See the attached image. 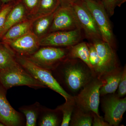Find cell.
<instances>
[{"mask_svg":"<svg viewBox=\"0 0 126 126\" xmlns=\"http://www.w3.org/2000/svg\"><path fill=\"white\" fill-rule=\"evenodd\" d=\"M51 72L60 86L73 97L96 77L90 68L79 59H67Z\"/></svg>","mask_w":126,"mask_h":126,"instance_id":"6da1fadb","label":"cell"},{"mask_svg":"<svg viewBox=\"0 0 126 126\" xmlns=\"http://www.w3.org/2000/svg\"><path fill=\"white\" fill-rule=\"evenodd\" d=\"M69 47L44 46L30 56L25 57L36 65L52 71L68 58Z\"/></svg>","mask_w":126,"mask_h":126,"instance_id":"7a4b0ae2","label":"cell"},{"mask_svg":"<svg viewBox=\"0 0 126 126\" xmlns=\"http://www.w3.org/2000/svg\"><path fill=\"white\" fill-rule=\"evenodd\" d=\"M83 0L96 21L103 40L116 50V41L109 16L101 1Z\"/></svg>","mask_w":126,"mask_h":126,"instance_id":"3957f363","label":"cell"},{"mask_svg":"<svg viewBox=\"0 0 126 126\" xmlns=\"http://www.w3.org/2000/svg\"><path fill=\"white\" fill-rule=\"evenodd\" d=\"M0 84L6 90L18 86H27L35 89L47 88L19 64L14 67L0 71Z\"/></svg>","mask_w":126,"mask_h":126,"instance_id":"277c9868","label":"cell"},{"mask_svg":"<svg viewBox=\"0 0 126 126\" xmlns=\"http://www.w3.org/2000/svg\"><path fill=\"white\" fill-rule=\"evenodd\" d=\"M105 84L103 79L95 77L75 96L76 106L88 111H92L100 115V89Z\"/></svg>","mask_w":126,"mask_h":126,"instance_id":"5b68a950","label":"cell"},{"mask_svg":"<svg viewBox=\"0 0 126 126\" xmlns=\"http://www.w3.org/2000/svg\"><path fill=\"white\" fill-rule=\"evenodd\" d=\"M17 63L35 79L50 89L58 93L64 98L65 100L73 97L67 93L53 77L52 73L35 64L24 56L16 55Z\"/></svg>","mask_w":126,"mask_h":126,"instance_id":"8992f818","label":"cell"},{"mask_svg":"<svg viewBox=\"0 0 126 126\" xmlns=\"http://www.w3.org/2000/svg\"><path fill=\"white\" fill-rule=\"evenodd\" d=\"M104 119L110 126H118L121 122L126 110V97H120L116 93L101 97Z\"/></svg>","mask_w":126,"mask_h":126,"instance_id":"52a82bcc","label":"cell"},{"mask_svg":"<svg viewBox=\"0 0 126 126\" xmlns=\"http://www.w3.org/2000/svg\"><path fill=\"white\" fill-rule=\"evenodd\" d=\"M84 37L89 42L103 40L96 21L83 0L75 2L72 5Z\"/></svg>","mask_w":126,"mask_h":126,"instance_id":"ba28073f","label":"cell"},{"mask_svg":"<svg viewBox=\"0 0 126 126\" xmlns=\"http://www.w3.org/2000/svg\"><path fill=\"white\" fill-rule=\"evenodd\" d=\"M84 37L81 29L58 31L47 34L39 39L40 46L56 47H69L82 41Z\"/></svg>","mask_w":126,"mask_h":126,"instance_id":"9c48e42d","label":"cell"},{"mask_svg":"<svg viewBox=\"0 0 126 126\" xmlns=\"http://www.w3.org/2000/svg\"><path fill=\"white\" fill-rule=\"evenodd\" d=\"M99 57V63L97 77L101 79L109 72L121 67L116 50L103 40L93 42Z\"/></svg>","mask_w":126,"mask_h":126,"instance_id":"30bf717a","label":"cell"},{"mask_svg":"<svg viewBox=\"0 0 126 126\" xmlns=\"http://www.w3.org/2000/svg\"><path fill=\"white\" fill-rule=\"evenodd\" d=\"M78 29H81L72 6H60L55 12L48 33L54 32L73 30Z\"/></svg>","mask_w":126,"mask_h":126,"instance_id":"8fae6325","label":"cell"},{"mask_svg":"<svg viewBox=\"0 0 126 126\" xmlns=\"http://www.w3.org/2000/svg\"><path fill=\"white\" fill-rule=\"evenodd\" d=\"M6 91L0 84V122L6 126H24V116L9 103L6 97Z\"/></svg>","mask_w":126,"mask_h":126,"instance_id":"7c38bea8","label":"cell"},{"mask_svg":"<svg viewBox=\"0 0 126 126\" xmlns=\"http://www.w3.org/2000/svg\"><path fill=\"white\" fill-rule=\"evenodd\" d=\"M39 39L31 31L13 40L5 41L9 48L20 56L27 57L39 48Z\"/></svg>","mask_w":126,"mask_h":126,"instance_id":"4fadbf2b","label":"cell"},{"mask_svg":"<svg viewBox=\"0 0 126 126\" xmlns=\"http://www.w3.org/2000/svg\"><path fill=\"white\" fill-rule=\"evenodd\" d=\"M63 114L58 108L50 109L41 106L37 126H61Z\"/></svg>","mask_w":126,"mask_h":126,"instance_id":"5bb4252c","label":"cell"},{"mask_svg":"<svg viewBox=\"0 0 126 126\" xmlns=\"http://www.w3.org/2000/svg\"><path fill=\"white\" fill-rule=\"evenodd\" d=\"M123 67H120L109 72L101 79L105 81V84L100 89V97L116 93L117 90Z\"/></svg>","mask_w":126,"mask_h":126,"instance_id":"9a60e30c","label":"cell"},{"mask_svg":"<svg viewBox=\"0 0 126 126\" xmlns=\"http://www.w3.org/2000/svg\"><path fill=\"white\" fill-rule=\"evenodd\" d=\"M92 111H88L75 106L69 126H91L92 124Z\"/></svg>","mask_w":126,"mask_h":126,"instance_id":"2e32d148","label":"cell"},{"mask_svg":"<svg viewBox=\"0 0 126 126\" xmlns=\"http://www.w3.org/2000/svg\"><path fill=\"white\" fill-rule=\"evenodd\" d=\"M33 20L21 21L11 27L4 35L5 42L13 40L23 36L31 31Z\"/></svg>","mask_w":126,"mask_h":126,"instance_id":"e0dca14e","label":"cell"},{"mask_svg":"<svg viewBox=\"0 0 126 126\" xmlns=\"http://www.w3.org/2000/svg\"><path fill=\"white\" fill-rule=\"evenodd\" d=\"M25 12L24 7L21 4H19L12 9L7 16L0 34H4L11 27L20 22L24 17Z\"/></svg>","mask_w":126,"mask_h":126,"instance_id":"ac0fdd59","label":"cell"},{"mask_svg":"<svg viewBox=\"0 0 126 126\" xmlns=\"http://www.w3.org/2000/svg\"><path fill=\"white\" fill-rule=\"evenodd\" d=\"M68 58L79 59L85 63L92 71L89 61V50L87 43L81 41L69 47Z\"/></svg>","mask_w":126,"mask_h":126,"instance_id":"d6986e66","label":"cell"},{"mask_svg":"<svg viewBox=\"0 0 126 126\" xmlns=\"http://www.w3.org/2000/svg\"><path fill=\"white\" fill-rule=\"evenodd\" d=\"M18 64L15 53L9 47L0 44V71L14 67Z\"/></svg>","mask_w":126,"mask_h":126,"instance_id":"ffe728a7","label":"cell"},{"mask_svg":"<svg viewBox=\"0 0 126 126\" xmlns=\"http://www.w3.org/2000/svg\"><path fill=\"white\" fill-rule=\"evenodd\" d=\"M55 12L50 15L36 18L34 20L33 32L39 39L48 33Z\"/></svg>","mask_w":126,"mask_h":126,"instance_id":"44dd1931","label":"cell"},{"mask_svg":"<svg viewBox=\"0 0 126 126\" xmlns=\"http://www.w3.org/2000/svg\"><path fill=\"white\" fill-rule=\"evenodd\" d=\"M41 105L38 102L29 106H23L19 109L20 111L25 116L26 118L25 126H36Z\"/></svg>","mask_w":126,"mask_h":126,"instance_id":"7402d4cb","label":"cell"},{"mask_svg":"<svg viewBox=\"0 0 126 126\" xmlns=\"http://www.w3.org/2000/svg\"><path fill=\"white\" fill-rule=\"evenodd\" d=\"M60 6L59 0H40L38 8L33 20L54 13Z\"/></svg>","mask_w":126,"mask_h":126,"instance_id":"603a6c76","label":"cell"},{"mask_svg":"<svg viewBox=\"0 0 126 126\" xmlns=\"http://www.w3.org/2000/svg\"><path fill=\"white\" fill-rule=\"evenodd\" d=\"M76 106L74 97H72L65 100V102L57 108L63 114V120L61 126H69L71 116Z\"/></svg>","mask_w":126,"mask_h":126,"instance_id":"cb8c5ba5","label":"cell"},{"mask_svg":"<svg viewBox=\"0 0 126 126\" xmlns=\"http://www.w3.org/2000/svg\"><path fill=\"white\" fill-rule=\"evenodd\" d=\"M89 50V61L92 71L95 76L97 77L98 74L99 60L96 48L92 42L87 43Z\"/></svg>","mask_w":126,"mask_h":126,"instance_id":"d4e9b609","label":"cell"},{"mask_svg":"<svg viewBox=\"0 0 126 126\" xmlns=\"http://www.w3.org/2000/svg\"><path fill=\"white\" fill-rule=\"evenodd\" d=\"M116 94L120 97H123L126 94V66L123 67L122 73L117 88Z\"/></svg>","mask_w":126,"mask_h":126,"instance_id":"484cf974","label":"cell"},{"mask_svg":"<svg viewBox=\"0 0 126 126\" xmlns=\"http://www.w3.org/2000/svg\"><path fill=\"white\" fill-rule=\"evenodd\" d=\"M106 9L109 16L113 15L116 6L117 0H100Z\"/></svg>","mask_w":126,"mask_h":126,"instance_id":"4316f807","label":"cell"},{"mask_svg":"<svg viewBox=\"0 0 126 126\" xmlns=\"http://www.w3.org/2000/svg\"><path fill=\"white\" fill-rule=\"evenodd\" d=\"M40 0H24L27 10L30 13L35 15L37 11Z\"/></svg>","mask_w":126,"mask_h":126,"instance_id":"83f0119b","label":"cell"},{"mask_svg":"<svg viewBox=\"0 0 126 126\" xmlns=\"http://www.w3.org/2000/svg\"><path fill=\"white\" fill-rule=\"evenodd\" d=\"M12 9V6H7L4 7L0 12V33L4 27L7 16Z\"/></svg>","mask_w":126,"mask_h":126,"instance_id":"f1b7e54d","label":"cell"},{"mask_svg":"<svg viewBox=\"0 0 126 126\" xmlns=\"http://www.w3.org/2000/svg\"><path fill=\"white\" fill-rule=\"evenodd\" d=\"M93 121L92 126H110L108 123L106 122L104 118L100 115H97L95 113L92 112Z\"/></svg>","mask_w":126,"mask_h":126,"instance_id":"f546056e","label":"cell"},{"mask_svg":"<svg viewBox=\"0 0 126 126\" xmlns=\"http://www.w3.org/2000/svg\"><path fill=\"white\" fill-rule=\"evenodd\" d=\"M61 6H72L75 2L80 0H59Z\"/></svg>","mask_w":126,"mask_h":126,"instance_id":"4dcf8cb0","label":"cell"},{"mask_svg":"<svg viewBox=\"0 0 126 126\" xmlns=\"http://www.w3.org/2000/svg\"><path fill=\"white\" fill-rule=\"evenodd\" d=\"M126 0H117L116 2V6L120 7L123 4L126 2Z\"/></svg>","mask_w":126,"mask_h":126,"instance_id":"1f68e13d","label":"cell"},{"mask_svg":"<svg viewBox=\"0 0 126 126\" xmlns=\"http://www.w3.org/2000/svg\"><path fill=\"white\" fill-rule=\"evenodd\" d=\"M11 0H1L2 2L4 3L9 2V1H10Z\"/></svg>","mask_w":126,"mask_h":126,"instance_id":"d6a6232c","label":"cell"},{"mask_svg":"<svg viewBox=\"0 0 126 126\" xmlns=\"http://www.w3.org/2000/svg\"><path fill=\"white\" fill-rule=\"evenodd\" d=\"M0 126H5V125L2 123L0 122Z\"/></svg>","mask_w":126,"mask_h":126,"instance_id":"836d02e7","label":"cell"},{"mask_svg":"<svg viewBox=\"0 0 126 126\" xmlns=\"http://www.w3.org/2000/svg\"></svg>","mask_w":126,"mask_h":126,"instance_id":"e575fe53","label":"cell"}]
</instances>
